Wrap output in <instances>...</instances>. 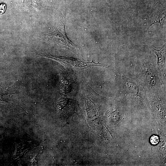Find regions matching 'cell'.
Here are the masks:
<instances>
[{
  "instance_id": "1",
  "label": "cell",
  "mask_w": 166,
  "mask_h": 166,
  "mask_svg": "<svg viewBox=\"0 0 166 166\" xmlns=\"http://www.w3.org/2000/svg\"><path fill=\"white\" fill-rule=\"evenodd\" d=\"M137 76L147 91H157L160 81L152 62L149 60L145 62Z\"/></svg>"
},
{
  "instance_id": "2",
  "label": "cell",
  "mask_w": 166,
  "mask_h": 166,
  "mask_svg": "<svg viewBox=\"0 0 166 166\" xmlns=\"http://www.w3.org/2000/svg\"><path fill=\"white\" fill-rule=\"evenodd\" d=\"M65 21L61 14L60 21L56 30L47 35V37L52 42L78 55L79 49L68 37L65 32Z\"/></svg>"
},
{
  "instance_id": "3",
  "label": "cell",
  "mask_w": 166,
  "mask_h": 166,
  "mask_svg": "<svg viewBox=\"0 0 166 166\" xmlns=\"http://www.w3.org/2000/svg\"><path fill=\"white\" fill-rule=\"evenodd\" d=\"M40 56L53 59L65 66L76 69H84L94 66H108L100 63H96L93 61L91 62H85L71 58L55 56L49 54H43Z\"/></svg>"
},
{
  "instance_id": "4",
  "label": "cell",
  "mask_w": 166,
  "mask_h": 166,
  "mask_svg": "<svg viewBox=\"0 0 166 166\" xmlns=\"http://www.w3.org/2000/svg\"><path fill=\"white\" fill-rule=\"evenodd\" d=\"M151 49L158 57L157 68L158 76L162 82L165 81V62L166 58V44L161 47L152 46Z\"/></svg>"
},
{
  "instance_id": "5",
  "label": "cell",
  "mask_w": 166,
  "mask_h": 166,
  "mask_svg": "<svg viewBox=\"0 0 166 166\" xmlns=\"http://www.w3.org/2000/svg\"><path fill=\"white\" fill-rule=\"evenodd\" d=\"M61 104L60 111L62 114L66 118L72 115L75 111L76 102L69 99H63Z\"/></svg>"
},
{
  "instance_id": "6",
  "label": "cell",
  "mask_w": 166,
  "mask_h": 166,
  "mask_svg": "<svg viewBox=\"0 0 166 166\" xmlns=\"http://www.w3.org/2000/svg\"><path fill=\"white\" fill-rule=\"evenodd\" d=\"M150 141L151 143L153 145H156L158 144L159 141V139L158 136L153 135L151 138Z\"/></svg>"
},
{
  "instance_id": "7",
  "label": "cell",
  "mask_w": 166,
  "mask_h": 166,
  "mask_svg": "<svg viewBox=\"0 0 166 166\" xmlns=\"http://www.w3.org/2000/svg\"><path fill=\"white\" fill-rule=\"evenodd\" d=\"M6 6L4 4H0V15H2L5 12Z\"/></svg>"
}]
</instances>
